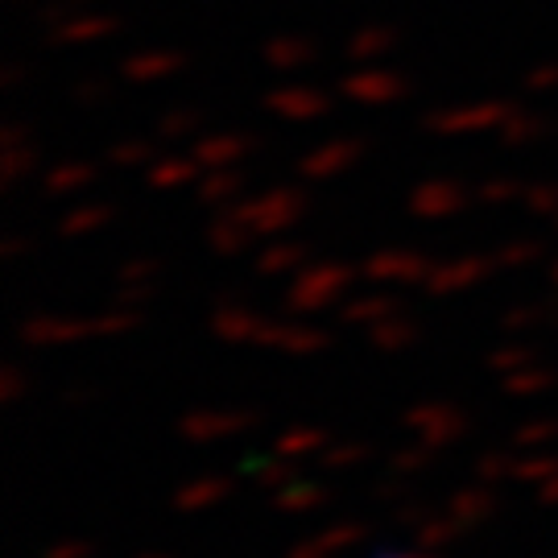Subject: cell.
I'll return each mask as SVG.
<instances>
[{"label":"cell","instance_id":"1","mask_svg":"<svg viewBox=\"0 0 558 558\" xmlns=\"http://www.w3.org/2000/svg\"><path fill=\"white\" fill-rule=\"evenodd\" d=\"M306 211V195L299 186H269L265 195H253L244 203H232V216L240 223L253 228V236H274V232H286L290 223L302 220Z\"/></svg>","mask_w":558,"mask_h":558},{"label":"cell","instance_id":"2","mask_svg":"<svg viewBox=\"0 0 558 558\" xmlns=\"http://www.w3.org/2000/svg\"><path fill=\"white\" fill-rule=\"evenodd\" d=\"M352 278H356V269H348V265H306L290 281L286 306L294 315H323L352 286Z\"/></svg>","mask_w":558,"mask_h":558},{"label":"cell","instance_id":"3","mask_svg":"<svg viewBox=\"0 0 558 558\" xmlns=\"http://www.w3.org/2000/svg\"><path fill=\"white\" fill-rule=\"evenodd\" d=\"M518 112V104L509 100H484L472 108H442L422 120L430 133H480V129H500L505 120Z\"/></svg>","mask_w":558,"mask_h":558},{"label":"cell","instance_id":"4","mask_svg":"<svg viewBox=\"0 0 558 558\" xmlns=\"http://www.w3.org/2000/svg\"><path fill=\"white\" fill-rule=\"evenodd\" d=\"M435 269V260L426 253H410V248H380L373 257H364L360 278L364 281H401V286H422L426 274Z\"/></svg>","mask_w":558,"mask_h":558},{"label":"cell","instance_id":"5","mask_svg":"<svg viewBox=\"0 0 558 558\" xmlns=\"http://www.w3.org/2000/svg\"><path fill=\"white\" fill-rule=\"evenodd\" d=\"M497 269V260H493V253L488 257H456V260H435V269L426 274V290L430 294H459V290H472V286H480V281L488 278Z\"/></svg>","mask_w":558,"mask_h":558},{"label":"cell","instance_id":"6","mask_svg":"<svg viewBox=\"0 0 558 558\" xmlns=\"http://www.w3.org/2000/svg\"><path fill=\"white\" fill-rule=\"evenodd\" d=\"M257 422V410H191L179 422V435L191 442H216L223 435H240Z\"/></svg>","mask_w":558,"mask_h":558},{"label":"cell","instance_id":"7","mask_svg":"<svg viewBox=\"0 0 558 558\" xmlns=\"http://www.w3.org/2000/svg\"><path fill=\"white\" fill-rule=\"evenodd\" d=\"M405 426L418 430L422 442H430L435 451L468 435V418H463V410H456V405H414L405 414Z\"/></svg>","mask_w":558,"mask_h":558},{"label":"cell","instance_id":"8","mask_svg":"<svg viewBox=\"0 0 558 558\" xmlns=\"http://www.w3.org/2000/svg\"><path fill=\"white\" fill-rule=\"evenodd\" d=\"M468 203V191L456 179H426L410 191V216L418 220H447Z\"/></svg>","mask_w":558,"mask_h":558},{"label":"cell","instance_id":"9","mask_svg":"<svg viewBox=\"0 0 558 558\" xmlns=\"http://www.w3.org/2000/svg\"><path fill=\"white\" fill-rule=\"evenodd\" d=\"M92 336V319H62V315H29L17 327V339L25 348H62Z\"/></svg>","mask_w":558,"mask_h":558},{"label":"cell","instance_id":"10","mask_svg":"<svg viewBox=\"0 0 558 558\" xmlns=\"http://www.w3.org/2000/svg\"><path fill=\"white\" fill-rule=\"evenodd\" d=\"M364 149H368V145H364L360 137L327 141V145L311 149V154L299 161V179L302 182H323V179H331V174H343V170H348Z\"/></svg>","mask_w":558,"mask_h":558},{"label":"cell","instance_id":"11","mask_svg":"<svg viewBox=\"0 0 558 558\" xmlns=\"http://www.w3.org/2000/svg\"><path fill=\"white\" fill-rule=\"evenodd\" d=\"M265 108L281 120H319V117H327L331 96L319 92V87H311V83H290V87L269 92V96H265Z\"/></svg>","mask_w":558,"mask_h":558},{"label":"cell","instance_id":"12","mask_svg":"<svg viewBox=\"0 0 558 558\" xmlns=\"http://www.w3.org/2000/svg\"><path fill=\"white\" fill-rule=\"evenodd\" d=\"M331 339L319 327H302V323H260L257 331V348H278V352H290V356H315L323 352Z\"/></svg>","mask_w":558,"mask_h":558},{"label":"cell","instance_id":"13","mask_svg":"<svg viewBox=\"0 0 558 558\" xmlns=\"http://www.w3.org/2000/svg\"><path fill=\"white\" fill-rule=\"evenodd\" d=\"M405 92H410V83L401 80V75H393V71H373V66L352 71V75L343 80V96L360 104H393V100H401Z\"/></svg>","mask_w":558,"mask_h":558},{"label":"cell","instance_id":"14","mask_svg":"<svg viewBox=\"0 0 558 558\" xmlns=\"http://www.w3.org/2000/svg\"><path fill=\"white\" fill-rule=\"evenodd\" d=\"M257 149V137L248 133H216V137H199L191 158L199 161L203 170H220V166H232V161L248 158Z\"/></svg>","mask_w":558,"mask_h":558},{"label":"cell","instance_id":"15","mask_svg":"<svg viewBox=\"0 0 558 558\" xmlns=\"http://www.w3.org/2000/svg\"><path fill=\"white\" fill-rule=\"evenodd\" d=\"M108 34H117V17L108 13H71L66 21H59L50 29V41L59 46H83V41H100Z\"/></svg>","mask_w":558,"mask_h":558},{"label":"cell","instance_id":"16","mask_svg":"<svg viewBox=\"0 0 558 558\" xmlns=\"http://www.w3.org/2000/svg\"><path fill=\"white\" fill-rule=\"evenodd\" d=\"M182 62L186 59H182L179 50H141V54L120 62V75L129 83H158L166 75H174Z\"/></svg>","mask_w":558,"mask_h":558},{"label":"cell","instance_id":"17","mask_svg":"<svg viewBox=\"0 0 558 558\" xmlns=\"http://www.w3.org/2000/svg\"><path fill=\"white\" fill-rule=\"evenodd\" d=\"M260 323L265 319L253 315V311H244V306H220L211 315V336L223 339V343H257Z\"/></svg>","mask_w":558,"mask_h":558},{"label":"cell","instance_id":"18","mask_svg":"<svg viewBox=\"0 0 558 558\" xmlns=\"http://www.w3.org/2000/svg\"><path fill=\"white\" fill-rule=\"evenodd\" d=\"M199 170H203V166L195 158L166 154V158H154V166H149L145 182H149L154 191H179V186H186V182H199Z\"/></svg>","mask_w":558,"mask_h":558},{"label":"cell","instance_id":"19","mask_svg":"<svg viewBox=\"0 0 558 558\" xmlns=\"http://www.w3.org/2000/svg\"><path fill=\"white\" fill-rule=\"evenodd\" d=\"M248 240H253V228H248V223H240L236 216H232V207L220 211L216 220L207 223V244H211L220 257H236V253H244V248H248Z\"/></svg>","mask_w":558,"mask_h":558},{"label":"cell","instance_id":"20","mask_svg":"<svg viewBox=\"0 0 558 558\" xmlns=\"http://www.w3.org/2000/svg\"><path fill=\"white\" fill-rule=\"evenodd\" d=\"M546 133H550V120L534 117V112H521V108L497 129V137L505 149H525V145H534V141L546 137Z\"/></svg>","mask_w":558,"mask_h":558},{"label":"cell","instance_id":"21","mask_svg":"<svg viewBox=\"0 0 558 558\" xmlns=\"http://www.w3.org/2000/svg\"><path fill=\"white\" fill-rule=\"evenodd\" d=\"M398 46V34L389 25H364L348 38V59L352 62H373L380 54H389Z\"/></svg>","mask_w":558,"mask_h":558},{"label":"cell","instance_id":"22","mask_svg":"<svg viewBox=\"0 0 558 558\" xmlns=\"http://www.w3.org/2000/svg\"><path fill=\"white\" fill-rule=\"evenodd\" d=\"M368 339H373L377 352H405V348L418 339V327H414V319H405L398 311V315H389V319L373 323Z\"/></svg>","mask_w":558,"mask_h":558},{"label":"cell","instance_id":"23","mask_svg":"<svg viewBox=\"0 0 558 558\" xmlns=\"http://www.w3.org/2000/svg\"><path fill=\"white\" fill-rule=\"evenodd\" d=\"M265 62L274 66V71H294V66H306V62L315 59V46L306 38H274L265 41Z\"/></svg>","mask_w":558,"mask_h":558},{"label":"cell","instance_id":"24","mask_svg":"<svg viewBox=\"0 0 558 558\" xmlns=\"http://www.w3.org/2000/svg\"><path fill=\"white\" fill-rule=\"evenodd\" d=\"M199 199L207 203V207H220V203H232L240 195V186H244V179H240L236 170H228V166H220V170H207L199 182Z\"/></svg>","mask_w":558,"mask_h":558},{"label":"cell","instance_id":"25","mask_svg":"<svg viewBox=\"0 0 558 558\" xmlns=\"http://www.w3.org/2000/svg\"><path fill=\"white\" fill-rule=\"evenodd\" d=\"M96 179V166L92 161H66V166H54V170H46V195H71V191H80L87 182Z\"/></svg>","mask_w":558,"mask_h":558},{"label":"cell","instance_id":"26","mask_svg":"<svg viewBox=\"0 0 558 558\" xmlns=\"http://www.w3.org/2000/svg\"><path fill=\"white\" fill-rule=\"evenodd\" d=\"M302 265H306V244H269L257 257V274L278 278V274H290V269L299 274Z\"/></svg>","mask_w":558,"mask_h":558},{"label":"cell","instance_id":"27","mask_svg":"<svg viewBox=\"0 0 558 558\" xmlns=\"http://www.w3.org/2000/svg\"><path fill=\"white\" fill-rule=\"evenodd\" d=\"M401 306L398 299H389V294H368V299H352L339 315H343V323H380V319H389V315H398Z\"/></svg>","mask_w":558,"mask_h":558},{"label":"cell","instance_id":"28","mask_svg":"<svg viewBox=\"0 0 558 558\" xmlns=\"http://www.w3.org/2000/svg\"><path fill=\"white\" fill-rule=\"evenodd\" d=\"M555 385V373L550 368H518V373H505L500 380V389L509 393V398H534V393H546Z\"/></svg>","mask_w":558,"mask_h":558},{"label":"cell","instance_id":"29","mask_svg":"<svg viewBox=\"0 0 558 558\" xmlns=\"http://www.w3.org/2000/svg\"><path fill=\"white\" fill-rule=\"evenodd\" d=\"M546 323H558V302H530V306H513L500 327L505 331H525V327H546Z\"/></svg>","mask_w":558,"mask_h":558},{"label":"cell","instance_id":"30","mask_svg":"<svg viewBox=\"0 0 558 558\" xmlns=\"http://www.w3.org/2000/svg\"><path fill=\"white\" fill-rule=\"evenodd\" d=\"M319 447H327V435L315 430V426H294V430H286V435L274 442V451H278L281 459L311 456V451H319Z\"/></svg>","mask_w":558,"mask_h":558},{"label":"cell","instance_id":"31","mask_svg":"<svg viewBox=\"0 0 558 558\" xmlns=\"http://www.w3.org/2000/svg\"><path fill=\"white\" fill-rule=\"evenodd\" d=\"M223 493H228V480H220V476H203V480H191L186 488H182L179 497H174V505L179 509H199V505H211V500H220Z\"/></svg>","mask_w":558,"mask_h":558},{"label":"cell","instance_id":"32","mask_svg":"<svg viewBox=\"0 0 558 558\" xmlns=\"http://www.w3.org/2000/svg\"><path fill=\"white\" fill-rule=\"evenodd\" d=\"M38 166V149L34 145H13V149H4V166H0V186L9 191V186H17L29 170Z\"/></svg>","mask_w":558,"mask_h":558},{"label":"cell","instance_id":"33","mask_svg":"<svg viewBox=\"0 0 558 558\" xmlns=\"http://www.w3.org/2000/svg\"><path fill=\"white\" fill-rule=\"evenodd\" d=\"M525 211L530 216H538V220H555L558 216V182H534V186H525Z\"/></svg>","mask_w":558,"mask_h":558},{"label":"cell","instance_id":"34","mask_svg":"<svg viewBox=\"0 0 558 558\" xmlns=\"http://www.w3.org/2000/svg\"><path fill=\"white\" fill-rule=\"evenodd\" d=\"M203 112L199 108H179V112H166V117L158 120V137L161 141H182V137H191L195 129L203 124Z\"/></svg>","mask_w":558,"mask_h":558},{"label":"cell","instance_id":"35","mask_svg":"<svg viewBox=\"0 0 558 558\" xmlns=\"http://www.w3.org/2000/svg\"><path fill=\"white\" fill-rule=\"evenodd\" d=\"M538 356V348H530V343H505V348H493L488 352V368H497V373H518V368H530Z\"/></svg>","mask_w":558,"mask_h":558},{"label":"cell","instance_id":"36","mask_svg":"<svg viewBox=\"0 0 558 558\" xmlns=\"http://www.w3.org/2000/svg\"><path fill=\"white\" fill-rule=\"evenodd\" d=\"M542 240H513V244H505V248H497L493 253V260H497V269H521V265H534V260H542Z\"/></svg>","mask_w":558,"mask_h":558},{"label":"cell","instance_id":"37","mask_svg":"<svg viewBox=\"0 0 558 558\" xmlns=\"http://www.w3.org/2000/svg\"><path fill=\"white\" fill-rule=\"evenodd\" d=\"M112 220V207H80V211H71L66 220L59 223L62 236H83V232H96V228H104V223Z\"/></svg>","mask_w":558,"mask_h":558},{"label":"cell","instance_id":"38","mask_svg":"<svg viewBox=\"0 0 558 558\" xmlns=\"http://www.w3.org/2000/svg\"><path fill=\"white\" fill-rule=\"evenodd\" d=\"M133 327H141L137 306H117V311L92 319V336H120V331H133Z\"/></svg>","mask_w":558,"mask_h":558},{"label":"cell","instance_id":"39","mask_svg":"<svg viewBox=\"0 0 558 558\" xmlns=\"http://www.w3.org/2000/svg\"><path fill=\"white\" fill-rule=\"evenodd\" d=\"M323 497H327V493H323L319 484L290 480V484H286V493H278V509H294V513H302V509H315Z\"/></svg>","mask_w":558,"mask_h":558},{"label":"cell","instance_id":"40","mask_svg":"<svg viewBox=\"0 0 558 558\" xmlns=\"http://www.w3.org/2000/svg\"><path fill=\"white\" fill-rule=\"evenodd\" d=\"M550 476H558V456L550 451H538V456H525L513 463V480H534V484H546Z\"/></svg>","mask_w":558,"mask_h":558},{"label":"cell","instance_id":"41","mask_svg":"<svg viewBox=\"0 0 558 558\" xmlns=\"http://www.w3.org/2000/svg\"><path fill=\"white\" fill-rule=\"evenodd\" d=\"M493 509V497L484 493V488H463L456 500H451V513H456V521H476L484 518Z\"/></svg>","mask_w":558,"mask_h":558},{"label":"cell","instance_id":"42","mask_svg":"<svg viewBox=\"0 0 558 558\" xmlns=\"http://www.w3.org/2000/svg\"><path fill=\"white\" fill-rule=\"evenodd\" d=\"M555 439H558V422L542 418V422H525V426H518L513 447H546V442H555Z\"/></svg>","mask_w":558,"mask_h":558},{"label":"cell","instance_id":"43","mask_svg":"<svg viewBox=\"0 0 558 558\" xmlns=\"http://www.w3.org/2000/svg\"><path fill=\"white\" fill-rule=\"evenodd\" d=\"M154 158H158V149L149 141H120V145H112V154H108L112 166H141V161H154Z\"/></svg>","mask_w":558,"mask_h":558},{"label":"cell","instance_id":"44","mask_svg":"<svg viewBox=\"0 0 558 558\" xmlns=\"http://www.w3.org/2000/svg\"><path fill=\"white\" fill-rule=\"evenodd\" d=\"M476 195L484 203H509V199H518V195H525V186H521L518 179H488V182H480Z\"/></svg>","mask_w":558,"mask_h":558},{"label":"cell","instance_id":"45","mask_svg":"<svg viewBox=\"0 0 558 558\" xmlns=\"http://www.w3.org/2000/svg\"><path fill=\"white\" fill-rule=\"evenodd\" d=\"M513 463L518 459L513 456H500V451H493V456H484L476 463V476L480 480H500V476H513Z\"/></svg>","mask_w":558,"mask_h":558},{"label":"cell","instance_id":"46","mask_svg":"<svg viewBox=\"0 0 558 558\" xmlns=\"http://www.w3.org/2000/svg\"><path fill=\"white\" fill-rule=\"evenodd\" d=\"M368 456V447L364 442H343V447H327L323 451V463L327 468H348V463H356V459Z\"/></svg>","mask_w":558,"mask_h":558},{"label":"cell","instance_id":"47","mask_svg":"<svg viewBox=\"0 0 558 558\" xmlns=\"http://www.w3.org/2000/svg\"><path fill=\"white\" fill-rule=\"evenodd\" d=\"M430 442H418V447H410V451H398L393 456V472H418L422 463H430Z\"/></svg>","mask_w":558,"mask_h":558},{"label":"cell","instance_id":"48","mask_svg":"<svg viewBox=\"0 0 558 558\" xmlns=\"http://www.w3.org/2000/svg\"><path fill=\"white\" fill-rule=\"evenodd\" d=\"M521 87H525V92H550V87H558V62L534 66V71L521 80Z\"/></svg>","mask_w":558,"mask_h":558},{"label":"cell","instance_id":"49","mask_svg":"<svg viewBox=\"0 0 558 558\" xmlns=\"http://www.w3.org/2000/svg\"><path fill=\"white\" fill-rule=\"evenodd\" d=\"M120 281H154L158 278V260H149V257H141V260H124L120 265Z\"/></svg>","mask_w":558,"mask_h":558},{"label":"cell","instance_id":"50","mask_svg":"<svg viewBox=\"0 0 558 558\" xmlns=\"http://www.w3.org/2000/svg\"><path fill=\"white\" fill-rule=\"evenodd\" d=\"M154 294V281H120L117 286V306H137Z\"/></svg>","mask_w":558,"mask_h":558},{"label":"cell","instance_id":"51","mask_svg":"<svg viewBox=\"0 0 558 558\" xmlns=\"http://www.w3.org/2000/svg\"><path fill=\"white\" fill-rule=\"evenodd\" d=\"M75 100L83 104V108H92V104H104L108 100V83L104 80H87L75 87Z\"/></svg>","mask_w":558,"mask_h":558},{"label":"cell","instance_id":"52","mask_svg":"<svg viewBox=\"0 0 558 558\" xmlns=\"http://www.w3.org/2000/svg\"><path fill=\"white\" fill-rule=\"evenodd\" d=\"M21 393H25L21 368H4V373H0V401H17Z\"/></svg>","mask_w":558,"mask_h":558},{"label":"cell","instance_id":"53","mask_svg":"<svg viewBox=\"0 0 558 558\" xmlns=\"http://www.w3.org/2000/svg\"><path fill=\"white\" fill-rule=\"evenodd\" d=\"M257 476H260V484H290V468L286 463H278V459H269V463H260L257 468Z\"/></svg>","mask_w":558,"mask_h":558},{"label":"cell","instance_id":"54","mask_svg":"<svg viewBox=\"0 0 558 558\" xmlns=\"http://www.w3.org/2000/svg\"><path fill=\"white\" fill-rule=\"evenodd\" d=\"M13 145H29V133H25L21 120H9L4 133H0V149H13Z\"/></svg>","mask_w":558,"mask_h":558},{"label":"cell","instance_id":"55","mask_svg":"<svg viewBox=\"0 0 558 558\" xmlns=\"http://www.w3.org/2000/svg\"><path fill=\"white\" fill-rule=\"evenodd\" d=\"M447 538H451V525H447V521H430L418 534L422 546H439V542H447Z\"/></svg>","mask_w":558,"mask_h":558},{"label":"cell","instance_id":"56","mask_svg":"<svg viewBox=\"0 0 558 558\" xmlns=\"http://www.w3.org/2000/svg\"><path fill=\"white\" fill-rule=\"evenodd\" d=\"M538 500H542V505H558V476H550L546 484H542Z\"/></svg>","mask_w":558,"mask_h":558},{"label":"cell","instance_id":"57","mask_svg":"<svg viewBox=\"0 0 558 558\" xmlns=\"http://www.w3.org/2000/svg\"><path fill=\"white\" fill-rule=\"evenodd\" d=\"M21 253H29V240H9V244H4V257H21Z\"/></svg>","mask_w":558,"mask_h":558},{"label":"cell","instance_id":"58","mask_svg":"<svg viewBox=\"0 0 558 558\" xmlns=\"http://www.w3.org/2000/svg\"><path fill=\"white\" fill-rule=\"evenodd\" d=\"M0 80H4V87H17V80H21V66H9V71H4V75H0Z\"/></svg>","mask_w":558,"mask_h":558},{"label":"cell","instance_id":"59","mask_svg":"<svg viewBox=\"0 0 558 558\" xmlns=\"http://www.w3.org/2000/svg\"><path fill=\"white\" fill-rule=\"evenodd\" d=\"M550 281H555V290H558V260L550 265Z\"/></svg>","mask_w":558,"mask_h":558},{"label":"cell","instance_id":"60","mask_svg":"<svg viewBox=\"0 0 558 558\" xmlns=\"http://www.w3.org/2000/svg\"><path fill=\"white\" fill-rule=\"evenodd\" d=\"M66 4H80V0H66Z\"/></svg>","mask_w":558,"mask_h":558},{"label":"cell","instance_id":"61","mask_svg":"<svg viewBox=\"0 0 558 558\" xmlns=\"http://www.w3.org/2000/svg\"><path fill=\"white\" fill-rule=\"evenodd\" d=\"M555 228H558V216H555Z\"/></svg>","mask_w":558,"mask_h":558}]
</instances>
